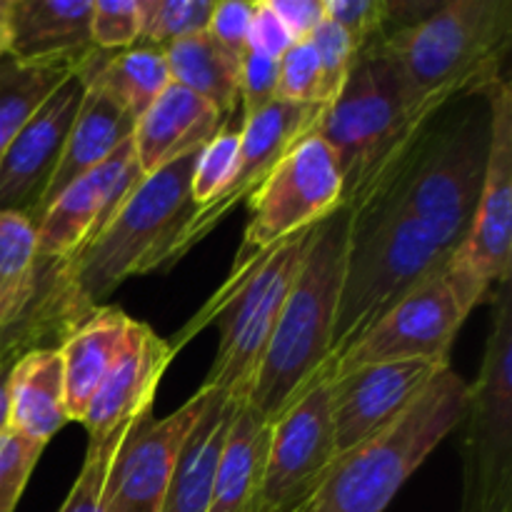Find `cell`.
<instances>
[{"mask_svg":"<svg viewBox=\"0 0 512 512\" xmlns=\"http://www.w3.org/2000/svg\"><path fill=\"white\" fill-rule=\"evenodd\" d=\"M490 88L460 95L425 120L413 138L343 203L350 218L393 213L423 225L458 253L473 225L490 153Z\"/></svg>","mask_w":512,"mask_h":512,"instance_id":"1","label":"cell"},{"mask_svg":"<svg viewBox=\"0 0 512 512\" xmlns=\"http://www.w3.org/2000/svg\"><path fill=\"white\" fill-rule=\"evenodd\" d=\"M348 243L350 213L343 205L310 230L248 398L268 423H275L325 375Z\"/></svg>","mask_w":512,"mask_h":512,"instance_id":"2","label":"cell"},{"mask_svg":"<svg viewBox=\"0 0 512 512\" xmlns=\"http://www.w3.org/2000/svg\"><path fill=\"white\" fill-rule=\"evenodd\" d=\"M468 383L443 368L383 430L338 455L308 512H385L405 480L463 423Z\"/></svg>","mask_w":512,"mask_h":512,"instance_id":"3","label":"cell"},{"mask_svg":"<svg viewBox=\"0 0 512 512\" xmlns=\"http://www.w3.org/2000/svg\"><path fill=\"white\" fill-rule=\"evenodd\" d=\"M310 230L290 235L265 253L235 260L228 280L218 293L168 340L175 355L208 325L220 328L218 355L203 388L225 395L233 403L250 398L255 373L260 368L278 315L290 293Z\"/></svg>","mask_w":512,"mask_h":512,"instance_id":"4","label":"cell"},{"mask_svg":"<svg viewBox=\"0 0 512 512\" xmlns=\"http://www.w3.org/2000/svg\"><path fill=\"white\" fill-rule=\"evenodd\" d=\"M415 105L450 103L503 80L512 0H450L385 38Z\"/></svg>","mask_w":512,"mask_h":512,"instance_id":"5","label":"cell"},{"mask_svg":"<svg viewBox=\"0 0 512 512\" xmlns=\"http://www.w3.org/2000/svg\"><path fill=\"white\" fill-rule=\"evenodd\" d=\"M445 105L438 100L413 103L385 38L360 50L343 88L325 105L315 125V133L338 160L343 203Z\"/></svg>","mask_w":512,"mask_h":512,"instance_id":"6","label":"cell"},{"mask_svg":"<svg viewBox=\"0 0 512 512\" xmlns=\"http://www.w3.org/2000/svg\"><path fill=\"white\" fill-rule=\"evenodd\" d=\"M453 255L423 225L403 215L350 218V243L325 375L400 300L443 273Z\"/></svg>","mask_w":512,"mask_h":512,"instance_id":"7","label":"cell"},{"mask_svg":"<svg viewBox=\"0 0 512 512\" xmlns=\"http://www.w3.org/2000/svg\"><path fill=\"white\" fill-rule=\"evenodd\" d=\"M200 148L143 175L98 235L68 258L70 278L90 308L105 305L128 278L145 275L148 260L188 213L190 175Z\"/></svg>","mask_w":512,"mask_h":512,"instance_id":"8","label":"cell"},{"mask_svg":"<svg viewBox=\"0 0 512 512\" xmlns=\"http://www.w3.org/2000/svg\"><path fill=\"white\" fill-rule=\"evenodd\" d=\"M93 310L80 298L68 260L40 258L35 225L0 213V365L13 368L33 350L60 348Z\"/></svg>","mask_w":512,"mask_h":512,"instance_id":"9","label":"cell"},{"mask_svg":"<svg viewBox=\"0 0 512 512\" xmlns=\"http://www.w3.org/2000/svg\"><path fill=\"white\" fill-rule=\"evenodd\" d=\"M512 280V278H510ZM493 293L478 378L468 385L463 512H512V283Z\"/></svg>","mask_w":512,"mask_h":512,"instance_id":"10","label":"cell"},{"mask_svg":"<svg viewBox=\"0 0 512 512\" xmlns=\"http://www.w3.org/2000/svg\"><path fill=\"white\" fill-rule=\"evenodd\" d=\"M490 108L493 130L483 190L468 238L448 265L450 280L470 313L493 283L512 278V88L505 78L490 88Z\"/></svg>","mask_w":512,"mask_h":512,"instance_id":"11","label":"cell"},{"mask_svg":"<svg viewBox=\"0 0 512 512\" xmlns=\"http://www.w3.org/2000/svg\"><path fill=\"white\" fill-rule=\"evenodd\" d=\"M343 205V175L333 150L308 133L278 160L250 195V220L235 260L265 253L290 235L308 230Z\"/></svg>","mask_w":512,"mask_h":512,"instance_id":"12","label":"cell"},{"mask_svg":"<svg viewBox=\"0 0 512 512\" xmlns=\"http://www.w3.org/2000/svg\"><path fill=\"white\" fill-rule=\"evenodd\" d=\"M323 108L325 105H300L285 103V100H273L263 110L243 118V123H240V165L233 183L213 203L200 205V208L190 205V210L180 218L173 233L165 238L158 253L148 260L145 273L168 270L188 250H193V245H198L205 235L213 233L215 225L235 205H240L243 200H250V195L260 188V183L268 178L270 170L278 165V160L303 135L313 133Z\"/></svg>","mask_w":512,"mask_h":512,"instance_id":"13","label":"cell"},{"mask_svg":"<svg viewBox=\"0 0 512 512\" xmlns=\"http://www.w3.org/2000/svg\"><path fill=\"white\" fill-rule=\"evenodd\" d=\"M328 388L330 378L320 375L308 393L273 423L263 483L250 512H298L315 498L338 458Z\"/></svg>","mask_w":512,"mask_h":512,"instance_id":"14","label":"cell"},{"mask_svg":"<svg viewBox=\"0 0 512 512\" xmlns=\"http://www.w3.org/2000/svg\"><path fill=\"white\" fill-rule=\"evenodd\" d=\"M470 310L460 300L448 268L433 275L378 320L348 353L328 370V378L373 363L428 360L450 365V350Z\"/></svg>","mask_w":512,"mask_h":512,"instance_id":"15","label":"cell"},{"mask_svg":"<svg viewBox=\"0 0 512 512\" xmlns=\"http://www.w3.org/2000/svg\"><path fill=\"white\" fill-rule=\"evenodd\" d=\"M213 390L200 385L163 420H143L115 455L103 493L105 512H160L183 445L213 400Z\"/></svg>","mask_w":512,"mask_h":512,"instance_id":"16","label":"cell"},{"mask_svg":"<svg viewBox=\"0 0 512 512\" xmlns=\"http://www.w3.org/2000/svg\"><path fill=\"white\" fill-rule=\"evenodd\" d=\"M85 98L83 80L70 75L10 140L0 155V213H15L38 225L65 140Z\"/></svg>","mask_w":512,"mask_h":512,"instance_id":"17","label":"cell"},{"mask_svg":"<svg viewBox=\"0 0 512 512\" xmlns=\"http://www.w3.org/2000/svg\"><path fill=\"white\" fill-rule=\"evenodd\" d=\"M443 368L448 365L398 360L360 365L330 380L328 413L335 453L345 455L373 438L390 420L398 418Z\"/></svg>","mask_w":512,"mask_h":512,"instance_id":"18","label":"cell"},{"mask_svg":"<svg viewBox=\"0 0 512 512\" xmlns=\"http://www.w3.org/2000/svg\"><path fill=\"white\" fill-rule=\"evenodd\" d=\"M143 178L133 138L125 140L105 163L75 180L45 208L35 225L40 258L68 260L98 235L133 185Z\"/></svg>","mask_w":512,"mask_h":512,"instance_id":"19","label":"cell"},{"mask_svg":"<svg viewBox=\"0 0 512 512\" xmlns=\"http://www.w3.org/2000/svg\"><path fill=\"white\" fill-rule=\"evenodd\" d=\"M173 358L175 353L168 340L133 320L118 358L113 360L103 385L80 420L88 430V443H100L118 430L143 423L153 408L160 378Z\"/></svg>","mask_w":512,"mask_h":512,"instance_id":"20","label":"cell"},{"mask_svg":"<svg viewBox=\"0 0 512 512\" xmlns=\"http://www.w3.org/2000/svg\"><path fill=\"white\" fill-rule=\"evenodd\" d=\"M93 0H10L8 55L20 63L78 65L90 43Z\"/></svg>","mask_w":512,"mask_h":512,"instance_id":"21","label":"cell"},{"mask_svg":"<svg viewBox=\"0 0 512 512\" xmlns=\"http://www.w3.org/2000/svg\"><path fill=\"white\" fill-rule=\"evenodd\" d=\"M225 120L228 118L208 100L170 83L135 123L133 148L143 175L155 173L208 143Z\"/></svg>","mask_w":512,"mask_h":512,"instance_id":"22","label":"cell"},{"mask_svg":"<svg viewBox=\"0 0 512 512\" xmlns=\"http://www.w3.org/2000/svg\"><path fill=\"white\" fill-rule=\"evenodd\" d=\"M133 318L113 305L95 308L68 338L60 343L65 380V410L73 423H80L103 385L110 365L118 358Z\"/></svg>","mask_w":512,"mask_h":512,"instance_id":"23","label":"cell"},{"mask_svg":"<svg viewBox=\"0 0 512 512\" xmlns=\"http://www.w3.org/2000/svg\"><path fill=\"white\" fill-rule=\"evenodd\" d=\"M68 423L60 350L23 355L8 373V430L48 445Z\"/></svg>","mask_w":512,"mask_h":512,"instance_id":"24","label":"cell"},{"mask_svg":"<svg viewBox=\"0 0 512 512\" xmlns=\"http://www.w3.org/2000/svg\"><path fill=\"white\" fill-rule=\"evenodd\" d=\"M133 130L135 120L115 100H110L100 90L85 88V98L80 103L78 115H75L68 140H65L60 163L55 168L53 180H50L48 193H45L43 203H40V218H43L45 208L68 185L88 175L100 163H105L125 140L133 138Z\"/></svg>","mask_w":512,"mask_h":512,"instance_id":"25","label":"cell"},{"mask_svg":"<svg viewBox=\"0 0 512 512\" xmlns=\"http://www.w3.org/2000/svg\"><path fill=\"white\" fill-rule=\"evenodd\" d=\"M270 430L273 423H268L250 400L235 405L233 423L215 465L208 512H250L263 483Z\"/></svg>","mask_w":512,"mask_h":512,"instance_id":"26","label":"cell"},{"mask_svg":"<svg viewBox=\"0 0 512 512\" xmlns=\"http://www.w3.org/2000/svg\"><path fill=\"white\" fill-rule=\"evenodd\" d=\"M75 75L85 88L100 90L115 100L135 123L173 83L163 48L143 43L128 50L93 48L75 65Z\"/></svg>","mask_w":512,"mask_h":512,"instance_id":"27","label":"cell"},{"mask_svg":"<svg viewBox=\"0 0 512 512\" xmlns=\"http://www.w3.org/2000/svg\"><path fill=\"white\" fill-rule=\"evenodd\" d=\"M235 405L225 395H213L208 410L185 440L160 512H208L215 465L228 438Z\"/></svg>","mask_w":512,"mask_h":512,"instance_id":"28","label":"cell"},{"mask_svg":"<svg viewBox=\"0 0 512 512\" xmlns=\"http://www.w3.org/2000/svg\"><path fill=\"white\" fill-rule=\"evenodd\" d=\"M170 80L208 100L225 118L240 105V55H233L205 33L190 35L163 48Z\"/></svg>","mask_w":512,"mask_h":512,"instance_id":"29","label":"cell"},{"mask_svg":"<svg viewBox=\"0 0 512 512\" xmlns=\"http://www.w3.org/2000/svg\"><path fill=\"white\" fill-rule=\"evenodd\" d=\"M73 70L65 63H20L0 55V155Z\"/></svg>","mask_w":512,"mask_h":512,"instance_id":"30","label":"cell"},{"mask_svg":"<svg viewBox=\"0 0 512 512\" xmlns=\"http://www.w3.org/2000/svg\"><path fill=\"white\" fill-rule=\"evenodd\" d=\"M233 118V115H230ZM225 120L223 128L200 148L190 175V203L193 208L218 200L233 183L240 165V125ZM243 123V120H240Z\"/></svg>","mask_w":512,"mask_h":512,"instance_id":"31","label":"cell"},{"mask_svg":"<svg viewBox=\"0 0 512 512\" xmlns=\"http://www.w3.org/2000/svg\"><path fill=\"white\" fill-rule=\"evenodd\" d=\"M215 0H140V43L168 48L178 40L208 30Z\"/></svg>","mask_w":512,"mask_h":512,"instance_id":"32","label":"cell"},{"mask_svg":"<svg viewBox=\"0 0 512 512\" xmlns=\"http://www.w3.org/2000/svg\"><path fill=\"white\" fill-rule=\"evenodd\" d=\"M138 425H135V428H138ZM135 428L118 430V433L108 435V438L100 440V443H88V453H85L78 480L73 483L68 498L63 500L58 512H105L103 493L105 483H108L110 468H113L115 455L123 448L125 438H128Z\"/></svg>","mask_w":512,"mask_h":512,"instance_id":"33","label":"cell"},{"mask_svg":"<svg viewBox=\"0 0 512 512\" xmlns=\"http://www.w3.org/2000/svg\"><path fill=\"white\" fill-rule=\"evenodd\" d=\"M140 0H93L90 43L98 50H128L140 43Z\"/></svg>","mask_w":512,"mask_h":512,"instance_id":"34","label":"cell"},{"mask_svg":"<svg viewBox=\"0 0 512 512\" xmlns=\"http://www.w3.org/2000/svg\"><path fill=\"white\" fill-rule=\"evenodd\" d=\"M308 43L313 45L320 63V100H323V105H328L343 88L353 58L358 53H355L345 30L328 18L310 33Z\"/></svg>","mask_w":512,"mask_h":512,"instance_id":"35","label":"cell"},{"mask_svg":"<svg viewBox=\"0 0 512 512\" xmlns=\"http://www.w3.org/2000/svg\"><path fill=\"white\" fill-rule=\"evenodd\" d=\"M45 445L5 428L0 433V512H15Z\"/></svg>","mask_w":512,"mask_h":512,"instance_id":"36","label":"cell"},{"mask_svg":"<svg viewBox=\"0 0 512 512\" xmlns=\"http://www.w3.org/2000/svg\"><path fill=\"white\" fill-rule=\"evenodd\" d=\"M278 100L323 105L320 100V63L308 40L293 43L278 60Z\"/></svg>","mask_w":512,"mask_h":512,"instance_id":"37","label":"cell"},{"mask_svg":"<svg viewBox=\"0 0 512 512\" xmlns=\"http://www.w3.org/2000/svg\"><path fill=\"white\" fill-rule=\"evenodd\" d=\"M278 100V60L245 50L240 60V115L258 113Z\"/></svg>","mask_w":512,"mask_h":512,"instance_id":"38","label":"cell"},{"mask_svg":"<svg viewBox=\"0 0 512 512\" xmlns=\"http://www.w3.org/2000/svg\"><path fill=\"white\" fill-rule=\"evenodd\" d=\"M255 0H215L213 15L208 23V35L215 43L223 45L233 55H240L248 50L250 23H253Z\"/></svg>","mask_w":512,"mask_h":512,"instance_id":"39","label":"cell"},{"mask_svg":"<svg viewBox=\"0 0 512 512\" xmlns=\"http://www.w3.org/2000/svg\"><path fill=\"white\" fill-rule=\"evenodd\" d=\"M293 43H298V40H295L293 33L285 28V23L273 10L270 0H255L248 50H255V53L280 60L285 55V50Z\"/></svg>","mask_w":512,"mask_h":512,"instance_id":"40","label":"cell"},{"mask_svg":"<svg viewBox=\"0 0 512 512\" xmlns=\"http://www.w3.org/2000/svg\"><path fill=\"white\" fill-rule=\"evenodd\" d=\"M295 40H308L325 20V0H270Z\"/></svg>","mask_w":512,"mask_h":512,"instance_id":"41","label":"cell"},{"mask_svg":"<svg viewBox=\"0 0 512 512\" xmlns=\"http://www.w3.org/2000/svg\"><path fill=\"white\" fill-rule=\"evenodd\" d=\"M8 373L10 368L0 365V433L8 428Z\"/></svg>","mask_w":512,"mask_h":512,"instance_id":"42","label":"cell"},{"mask_svg":"<svg viewBox=\"0 0 512 512\" xmlns=\"http://www.w3.org/2000/svg\"><path fill=\"white\" fill-rule=\"evenodd\" d=\"M8 3H10V0H0V55L8 53V43H10Z\"/></svg>","mask_w":512,"mask_h":512,"instance_id":"43","label":"cell"},{"mask_svg":"<svg viewBox=\"0 0 512 512\" xmlns=\"http://www.w3.org/2000/svg\"><path fill=\"white\" fill-rule=\"evenodd\" d=\"M298 512H308V508H305V510H298Z\"/></svg>","mask_w":512,"mask_h":512,"instance_id":"44","label":"cell"}]
</instances>
